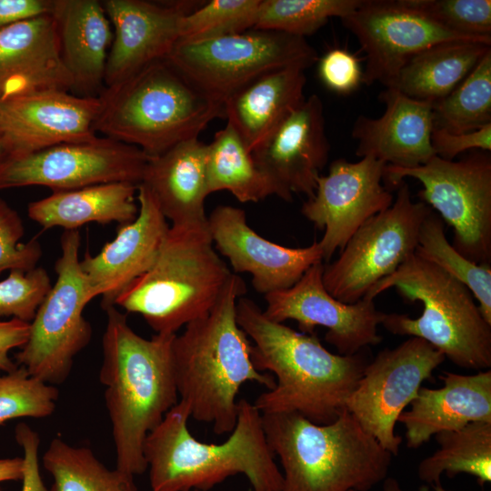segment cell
Wrapping results in <instances>:
<instances>
[{
  "label": "cell",
  "instance_id": "25",
  "mask_svg": "<svg viewBox=\"0 0 491 491\" xmlns=\"http://www.w3.org/2000/svg\"><path fill=\"white\" fill-rule=\"evenodd\" d=\"M443 386H421L411 407L397 422L406 428V446L418 448L433 436L461 429L471 422L491 421V370L475 375L444 372Z\"/></svg>",
  "mask_w": 491,
  "mask_h": 491
},
{
  "label": "cell",
  "instance_id": "27",
  "mask_svg": "<svg viewBox=\"0 0 491 491\" xmlns=\"http://www.w3.org/2000/svg\"><path fill=\"white\" fill-rule=\"evenodd\" d=\"M206 157L207 145L195 138L149 158L141 184L149 188L173 225L207 221Z\"/></svg>",
  "mask_w": 491,
  "mask_h": 491
},
{
  "label": "cell",
  "instance_id": "37",
  "mask_svg": "<svg viewBox=\"0 0 491 491\" xmlns=\"http://www.w3.org/2000/svg\"><path fill=\"white\" fill-rule=\"evenodd\" d=\"M261 0H213L187 13L178 41H197L255 27Z\"/></svg>",
  "mask_w": 491,
  "mask_h": 491
},
{
  "label": "cell",
  "instance_id": "12",
  "mask_svg": "<svg viewBox=\"0 0 491 491\" xmlns=\"http://www.w3.org/2000/svg\"><path fill=\"white\" fill-rule=\"evenodd\" d=\"M396 189L393 204L365 222L339 256L324 266L323 284L336 299L357 302L416 252L421 225L432 208L413 201L404 180Z\"/></svg>",
  "mask_w": 491,
  "mask_h": 491
},
{
  "label": "cell",
  "instance_id": "4",
  "mask_svg": "<svg viewBox=\"0 0 491 491\" xmlns=\"http://www.w3.org/2000/svg\"><path fill=\"white\" fill-rule=\"evenodd\" d=\"M236 423L220 444L198 441L190 433L189 408L182 401L146 436L144 456L152 491H207L242 474L253 491H281L283 475L266 440L262 414L237 401Z\"/></svg>",
  "mask_w": 491,
  "mask_h": 491
},
{
  "label": "cell",
  "instance_id": "14",
  "mask_svg": "<svg viewBox=\"0 0 491 491\" xmlns=\"http://www.w3.org/2000/svg\"><path fill=\"white\" fill-rule=\"evenodd\" d=\"M445 359L419 337L383 349L366 365L346 401V410L386 451L397 456L402 443L395 433L398 416Z\"/></svg>",
  "mask_w": 491,
  "mask_h": 491
},
{
  "label": "cell",
  "instance_id": "43",
  "mask_svg": "<svg viewBox=\"0 0 491 491\" xmlns=\"http://www.w3.org/2000/svg\"><path fill=\"white\" fill-rule=\"evenodd\" d=\"M431 145L435 155L446 160H454L456 156L466 151L490 152L491 125L464 134H452L442 127L434 125Z\"/></svg>",
  "mask_w": 491,
  "mask_h": 491
},
{
  "label": "cell",
  "instance_id": "33",
  "mask_svg": "<svg viewBox=\"0 0 491 491\" xmlns=\"http://www.w3.org/2000/svg\"><path fill=\"white\" fill-rule=\"evenodd\" d=\"M42 464L53 478L48 491H137L133 476L109 469L90 448L60 437L51 440Z\"/></svg>",
  "mask_w": 491,
  "mask_h": 491
},
{
  "label": "cell",
  "instance_id": "28",
  "mask_svg": "<svg viewBox=\"0 0 491 491\" xmlns=\"http://www.w3.org/2000/svg\"><path fill=\"white\" fill-rule=\"evenodd\" d=\"M305 70L286 66L267 71L225 99L227 123L250 152L306 99Z\"/></svg>",
  "mask_w": 491,
  "mask_h": 491
},
{
  "label": "cell",
  "instance_id": "45",
  "mask_svg": "<svg viewBox=\"0 0 491 491\" xmlns=\"http://www.w3.org/2000/svg\"><path fill=\"white\" fill-rule=\"evenodd\" d=\"M30 323L16 318L0 320V371L9 373L18 367L9 353L21 348L27 341Z\"/></svg>",
  "mask_w": 491,
  "mask_h": 491
},
{
  "label": "cell",
  "instance_id": "46",
  "mask_svg": "<svg viewBox=\"0 0 491 491\" xmlns=\"http://www.w3.org/2000/svg\"><path fill=\"white\" fill-rule=\"evenodd\" d=\"M54 0H0V28L50 15Z\"/></svg>",
  "mask_w": 491,
  "mask_h": 491
},
{
  "label": "cell",
  "instance_id": "38",
  "mask_svg": "<svg viewBox=\"0 0 491 491\" xmlns=\"http://www.w3.org/2000/svg\"><path fill=\"white\" fill-rule=\"evenodd\" d=\"M55 386L32 376L23 366L0 376V425L21 417L44 418L56 406Z\"/></svg>",
  "mask_w": 491,
  "mask_h": 491
},
{
  "label": "cell",
  "instance_id": "8",
  "mask_svg": "<svg viewBox=\"0 0 491 491\" xmlns=\"http://www.w3.org/2000/svg\"><path fill=\"white\" fill-rule=\"evenodd\" d=\"M391 287L406 301L421 302L423 311L416 318L386 314L381 325L388 332L422 338L457 366L490 369L491 325L464 284L414 253L364 297L374 300Z\"/></svg>",
  "mask_w": 491,
  "mask_h": 491
},
{
  "label": "cell",
  "instance_id": "42",
  "mask_svg": "<svg viewBox=\"0 0 491 491\" xmlns=\"http://www.w3.org/2000/svg\"><path fill=\"white\" fill-rule=\"evenodd\" d=\"M318 75L325 85L338 94L355 91L363 79V70L356 55L335 47L318 59Z\"/></svg>",
  "mask_w": 491,
  "mask_h": 491
},
{
  "label": "cell",
  "instance_id": "31",
  "mask_svg": "<svg viewBox=\"0 0 491 491\" xmlns=\"http://www.w3.org/2000/svg\"><path fill=\"white\" fill-rule=\"evenodd\" d=\"M206 182L208 195L229 191L241 203L259 202L279 192L257 167L251 152L235 130L226 125L207 145Z\"/></svg>",
  "mask_w": 491,
  "mask_h": 491
},
{
  "label": "cell",
  "instance_id": "6",
  "mask_svg": "<svg viewBox=\"0 0 491 491\" xmlns=\"http://www.w3.org/2000/svg\"><path fill=\"white\" fill-rule=\"evenodd\" d=\"M95 133L135 146L149 157L198 135L225 106L207 95L166 58L144 66L98 95Z\"/></svg>",
  "mask_w": 491,
  "mask_h": 491
},
{
  "label": "cell",
  "instance_id": "48",
  "mask_svg": "<svg viewBox=\"0 0 491 491\" xmlns=\"http://www.w3.org/2000/svg\"><path fill=\"white\" fill-rule=\"evenodd\" d=\"M434 491H447L440 484L433 486ZM382 491H404L398 481L394 477H386L383 481Z\"/></svg>",
  "mask_w": 491,
  "mask_h": 491
},
{
  "label": "cell",
  "instance_id": "23",
  "mask_svg": "<svg viewBox=\"0 0 491 491\" xmlns=\"http://www.w3.org/2000/svg\"><path fill=\"white\" fill-rule=\"evenodd\" d=\"M378 100L386 106L382 115H360L354 122L351 136L357 141V156L412 168L436 155L431 145L435 125L432 103L408 97L393 87H386Z\"/></svg>",
  "mask_w": 491,
  "mask_h": 491
},
{
  "label": "cell",
  "instance_id": "22",
  "mask_svg": "<svg viewBox=\"0 0 491 491\" xmlns=\"http://www.w3.org/2000/svg\"><path fill=\"white\" fill-rule=\"evenodd\" d=\"M113 28L105 87L115 85L156 60L166 58L180 37L189 3L155 4L144 0H105Z\"/></svg>",
  "mask_w": 491,
  "mask_h": 491
},
{
  "label": "cell",
  "instance_id": "7",
  "mask_svg": "<svg viewBox=\"0 0 491 491\" xmlns=\"http://www.w3.org/2000/svg\"><path fill=\"white\" fill-rule=\"evenodd\" d=\"M205 223L172 225L152 266L115 300L156 333L175 335L207 315L232 276Z\"/></svg>",
  "mask_w": 491,
  "mask_h": 491
},
{
  "label": "cell",
  "instance_id": "3",
  "mask_svg": "<svg viewBox=\"0 0 491 491\" xmlns=\"http://www.w3.org/2000/svg\"><path fill=\"white\" fill-rule=\"evenodd\" d=\"M246 292L243 279L232 274L212 310L187 324L172 343L180 401L194 419L212 424L216 435L233 431L242 385L256 382L267 390L276 386L271 374L255 368L252 345L236 321V302Z\"/></svg>",
  "mask_w": 491,
  "mask_h": 491
},
{
  "label": "cell",
  "instance_id": "51",
  "mask_svg": "<svg viewBox=\"0 0 491 491\" xmlns=\"http://www.w3.org/2000/svg\"><path fill=\"white\" fill-rule=\"evenodd\" d=\"M350 491H355V490H350Z\"/></svg>",
  "mask_w": 491,
  "mask_h": 491
},
{
  "label": "cell",
  "instance_id": "18",
  "mask_svg": "<svg viewBox=\"0 0 491 491\" xmlns=\"http://www.w3.org/2000/svg\"><path fill=\"white\" fill-rule=\"evenodd\" d=\"M100 108L99 96L55 89L0 101V140L5 156L95 139L94 125Z\"/></svg>",
  "mask_w": 491,
  "mask_h": 491
},
{
  "label": "cell",
  "instance_id": "30",
  "mask_svg": "<svg viewBox=\"0 0 491 491\" xmlns=\"http://www.w3.org/2000/svg\"><path fill=\"white\" fill-rule=\"evenodd\" d=\"M490 46L466 41L431 45L410 58L388 87L435 105L457 87Z\"/></svg>",
  "mask_w": 491,
  "mask_h": 491
},
{
  "label": "cell",
  "instance_id": "21",
  "mask_svg": "<svg viewBox=\"0 0 491 491\" xmlns=\"http://www.w3.org/2000/svg\"><path fill=\"white\" fill-rule=\"evenodd\" d=\"M136 218L117 229L115 239L95 255L80 260L93 298L101 296V306H115L116 298L155 263L169 229L166 218L149 188L137 185Z\"/></svg>",
  "mask_w": 491,
  "mask_h": 491
},
{
  "label": "cell",
  "instance_id": "19",
  "mask_svg": "<svg viewBox=\"0 0 491 491\" xmlns=\"http://www.w3.org/2000/svg\"><path fill=\"white\" fill-rule=\"evenodd\" d=\"M330 145L324 106L316 95L306 97L252 151L257 167L272 181L279 197L293 193L311 198L316 179L327 163Z\"/></svg>",
  "mask_w": 491,
  "mask_h": 491
},
{
  "label": "cell",
  "instance_id": "10",
  "mask_svg": "<svg viewBox=\"0 0 491 491\" xmlns=\"http://www.w3.org/2000/svg\"><path fill=\"white\" fill-rule=\"evenodd\" d=\"M406 177L422 185L420 201L436 210L454 230L452 246L468 260L491 263V155L473 150L461 159L434 155L422 165L401 168L386 165L383 180L396 188Z\"/></svg>",
  "mask_w": 491,
  "mask_h": 491
},
{
  "label": "cell",
  "instance_id": "35",
  "mask_svg": "<svg viewBox=\"0 0 491 491\" xmlns=\"http://www.w3.org/2000/svg\"><path fill=\"white\" fill-rule=\"evenodd\" d=\"M435 126L464 134L491 125V48L446 98L434 105Z\"/></svg>",
  "mask_w": 491,
  "mask_h": 491
},
{
  "label": "cell",
  "instance_id": "17",
  "mask_svg": "<svg viewBox=\"0 0 491 491\" xmlns=\"http://www.w3.org/2000/svg\"><path fill=\"white\" fill-rule=\"evenodd\" d=\"M323 271L322 262L316 263L291 287L265 295L264 315L277 323L295 320L305 334H315L316 326L327 328L326 341L342 356L379 344L377 326L386 313L366 297L354 304L336 299L323 284Z\"/></svg>",
  "mask_w": 491,
  "mask_h": 491
},
{
  "label": "cell",
  "instance_id": "49",
  "mask_svg": "<svg viewBox=\"0 0 491 491\" xmlns=\"http://www.w3.org/2000/svg\"><path fill=\"white\" fill-rule=\"evenodd\" d=\"M5 155V148L2 144V141L0 140V161L3 159Z\"/></svg>",
  "mask_w": 491,
  "mask_h": 491
},
{
  "label": "cell",
  "instance_id": "50",
  "mask_svg": "<svg viewBox=\"0 0 491 491\" xmlns=\"http://www.w3.org/2000/svg\"><path fill=\"white\" fill-rule=\"evenodd\" d=\"M194 491H198V490H194Z\"/></svg>",
  "mask_w": 491,
  "mask_h": 491
},
{
  "label": "cell",
  "instance_id": "36",
  "mask_svg": "<svg viewBox=\"0 0 491 491\" xmlns=\"http://www.w3.org/2000/svg\"><path fill=\"white\" fill-rule=\"evenodd\" d=\"M362 0H261L253 29L284 32L306 38L332 17L343 18Z\"/></svg>",
  "mask_w": 491,
  "mask_h": 491
},
{
  "label": "cell",
  "instance_id": "52",
  "mask_svg": "<svg viewBox=\"0 0 491 491\" xmlns=\"http://www.w3.org/2000/svg\"><path fill=\"white\" fill-rule=\"evenodd\" d=\"M0 491H2L1 488H0Z\"/></svg>",
  "mask_w": 491,
  "mask_h": 491
},
{
  "label": "cell",
  "instance_id": "5",
  "mask_svg": "<svg viewBox=\"0 0 491 491\" xmlns=\"http://www.w3.org/2000/svg\"><path fill=\"white\" fill-rule=\"evenodd\" d=\"M262 422L284 470L281 491H369L387 477L393 456L346 408L325 425L292 412Z\"/></svg>",
  "mask_w": 491,
  "mask_h": 491
},
{
  "label": "cell",
  "instance_id": "9",
  "mask_svg": "<svg viewBox=\"0 0 491 491\" xmlns=\"http://www.w3.org/2000/svg\"><path fill=\"white\" fill-rule=\"evenodd\" d=\"M80 233L65 230L57 278L30 322L26 343L15 354L18 366L32 376L57 386L69 376L74 359L91 341L93 330L83 313L94 299L79 259Z\"/></svg>",
  "mask_w": 491,
  "mask_h": 491
},
{
  "label": "cell",
  "instance_id": "1",
  "mask_svg": "<svg viewBox=\"0 0 491 491\" xmlns=\"http://www.w3.org/2000/svg\"><path fill=\"white\" fill-rule=\"evenodd\" d=\"M235 316L254 342L255 368L276 377L275 387L255 401L260 413H297L319 425L335 421L369 362L367 347L350 356L333 354L315 334L268 319L255 302L243 296L236 302Z\"/></svg>",
  "mask_w": 491,
  "mask_h": 491
},
{
  "label": "cell",
  "instance_id": "24",
  "mask_svg": "<svg viewBox=\"0 0 491 491\" xmlns=\"http://www.w3.org/2000/svg\"><path fill=\"white\" fill-rule=\"evenodd\" d=\"M72 86L52 14L0 28V101Z\"/></svg>",
  "mask_w": 491,
  "mask_h": 491
},
{
  "label": "cell",
  "instance_id": "41",
  "mask_svg": "<svg viewBox=\"0 0 491 491\" xmlns=\"http://www.w3.org/2000/svg\"><path fill=\"white\" fill-rule=\"evenodd\" d=\"M25 228L15 210L0 198V274L6 270L29 271L36 267L42 248L36 238L20 243Z\"/></svg>",
  "mask_w": 491,
  "mask_h": 491
},
{
  "label": "cell",
  "instance_id": "2",
  "mask_svg": "<svg viewBox=\"0 0 491 491\" xmlns=\"http://www.w3.org/2000/svg\"><path fill=\"white\" fill-rule=\"evenodd\" d=\"M99 381L108 412L115 468L133 476L145 473L144 442L178 403L172 343L176 335L146 339L128 325L115 306L105 307Z\"/></svg>",
  "mask_w": 491,
  "mask_h": 491
},
{
  "label": "cell",
  "instance_id": "11",
  "mask_svg": "<svg viewBox=\"0 0 491 491\" xmlns=\"http://www.w3.org/2000/svg\"><path fill=\"white\" fill-rule=\"evenodd\" d=\"M166 59L192 84L224 104L242 85L281 67L307 69L319 57L304 37L249 29L197 41H177Z\"/></svg>",
  "mask_w": 491,
  "mask_h": 491
},
{
  "label": "cell",
  "instance_id": "32",
  "mask_svg": "<svg viewBox=\"0 0 491 491\" xmlns=\"http://www.w3.org/2000/svg\"><path fill=\"white\" fill-rule=\"evenodd\" d=\"M439 448L423 459L417 475L421 481L440 484L443 474L475 476L483 486L491 482V421L471 422L461 429L435 436Z\"/></svg>",
  "mask_w": 491,
  "mask_h": 491
},
{
  "label": "cell",
  "instance_id": "13",
  "mask_svg": "<svg viewBox=\"0 0 491 491\" xmlns=\"http://www.w3.org/2000/svg\"><path fill=\"white\" fill-rule=\"evenodd\" d=\"M149 158L139 148L107 137L59 144L4 156L0 189L41 185L58 192L111 182L139 185Z\"/></svg>",
  "mask_w": 491,
  "mask_h": 491
},
{
  "label": "cell",
  "instance_id": "47",
  "mask_svg": "<svg viewBox=\"0 0 491 491\" xmlns=\"http://www.w3.org/2000/svg\"><path fill=\"white\" fill-rule=\"evenodd\" d=\"M24 474L23 457L0 458V483L22 480Z\"/></svg>",
  "mask_w": 491,
  "mask_h": 491
},
{
  "label": "cell",
  "instance_id": "26",
  "mask_svg": "<svg viewBox=\"0 0 491 491\" xmlns=\"http://www.w3.org/2000/svg\"><path fill=\"white\" fill-rule=\"evenodd\" d=\"M62 61L72 90L81 96H98L105 88V73L113 41V28L102 1L54 0Z\"/></svg>",
  "mask_w": 491,
  "mask_h": 491
},
{
  "label": "cell",
  "instance_id": "34",
  "mask_svg": "<svg viewBox=\"0 0 491 491\" xmlns=\"http://www.w3.org/2000/svg\"><path fill=\"white\" fill-rule=\"evenodd\" d=\"M415 253L464 284L491 325V266L476 264L457 252L446 238L443 220L433 210L421 225Z\"/></svg>",
  "mask_w": 491,
  "mask_h": 491
},
{
  "label": "cell",
  "instance_id": "29",
  "mask_svg": "<svg viewBox=\"0 0 491 491\" xmlns=\"http://www.w3.org/2000/svg\"><path fill=\"white\" fill-rule=\"evenodd\" d=\"M137 185L111 182L53 192L31 202L27 208L28 216L44 229L60 226L65 230H75L93 222L125 225L133 222L138 214Z\"/></svg>",
  "mask_w": 491,
  "mask_h": 491
},
{
  "label": "cell",
  "instance_id": "40",
  "mask_svg": "<svg viewBox=\"0 0 491 491\" xmlns=\"http://www.w3.org/2000/svg\"><path fill=\"white\" fill-rule=\"evenodd\" d=\"M51 287L50 277L42 267L10 271L0 281V316L30 323Z\"/></svg>",
  "mask_w": 491,
  "mask_h": 491
},
{
  "label": "cell",
  "instance_id": "15",
  "mask_svg": "<svg viewBox=\"0 0 491 491\" xmlns=\"http://www.w3.org/2000/svg\"><path fill=\"white\" fill-rule=\"evenodd\" d=\"M366 53L362 84L391 85L406 63L440 43L466 41L491 45V40L448 30L407 6L403 0H362L340 19Z\"/></svg>",
  "mask_w": 491,
  "mask_h": 491
},
{
  "label": "cell",
  "instance_id": "16",
  "mask_svg": "<svg viewBox=\"0 0 491 491\" xmlns=\"http://www.w3.org/2000/svg\"><path fill=\"white\" fill-rule=\"evenodd\" d=\"M386 164L370 156L357 162L339 158L326 175H319L314 195L301 208L303 215L320 230L323 259L342 250L369 218L387 209L393 195L382 185Z\"/></svg>",
  "mask_w": 491,
  "mask_h": 491
},
{
  "label": "cell",
  "instance_id": "20",
  "mask_svg": "<svg viewBox=\"0 0 491 491\" xmlns=\"http://www.w3.org/2000/svg\"><path fill=\"white\" fill-rule=\"evenodd\" d=\"M213 243L236 273H248L254 288L264 295L295 285L313 265L322 262L318 242L292 248L259 235L246 221L244 210L216 206L207 217Z\"/></svg>",
  "mask_w": 491,
  "mask_h": 491
},
{
  "label": "cell",
  "instance_id": "44",
  "mask_svg": "<svg viewBox=\"0 0 491 491\" xmlns=\"http://www.w3.org/2000/svg\"><path fill=\"white\" fill-rule=\"evenodd\" d=\"M15 437L23 449L24 474L21 491H48L44 484L39 468L40 437L30 426L19 423L15 429Z\"/></svg>",
  "mask_w": 491,
  "mask_h": 491
},
{
  "label": "cell",
  "instance_id": "39",
  "mask_svg": "<svg viewBox=\"0 0 491 491\" xmlns=\"http://www.w3.org/2000/svg\"><path fill=\"white\" fill-rule=\"evenodd\" d=\"M403 2L448 30L491 40L490 0H403Z\"/></svg>",
  "mask_w": 491,
  "mask_h": 491
}]
</instances>
